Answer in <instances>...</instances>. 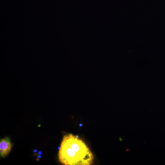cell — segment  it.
<instances>
[{
  "label": "cell",
  "instance_id": "obj_1",
  "mask_svg": "<svg viewBox=\"0 0 165 165\" xmlns=\"http://www.w3.org/2000/svg\"><path fill=\"white\" fill-rule=\"evenodd\" d=\"M58 156L59 162L65 165H90L93 164L94 159L83 141L71 134L64 136Z\"/></svg>",
  "mask_w": 165,
  "mask_h": 165
},
{
  "label": "cell",
  "instance_id": "obj_2",
  "mask_svg": "<svg viewBox=\"0 0 165 165\" xmlns=\"http://www.w3.org/2000/svg\"><path fill=\"white\" fill-rule=\"evenodd\" d=\"M12 145L10 139L8 137L1 139L0 141V155L2 157L7 156L10 152Z\"/></svg>",
  "mask_w": 165,
  "mask_h": 165
},
{
  "label": "cell",
  "instance_id": "obj_3",
  "mask_svg": "<svg viewBox=\"0 0 165 165\" xmlns=\"http://www.w3.org/2000/svg\"><path fill=\"white\" fill-rule=\"evenodd\" d=\"M38 154L39 155H41L42 154V152L41 151H40L38 152Z\"/></svg>",
  "mask_w": 165,
  "mask_h": 165
},
{
  "label": "cell",
  "instance_id": "obj_4",
  "mask_svg": "<svg viewBox=\"0 0 165 165\" xmlns=\"http://www.w3.org/2000/svg\"><path fill=\"white\" fill-rule=\"evenodd\" d=\"M33 152H37V150H36V149L34 150H33Z\"/></svg>",
  "mask_w": 165,
  "mask_h": 165
},
{
  "label": "cell",
  "instance_id": "obj_5",
  "mask_svg": "<svg viewBox=\"0 0 165 165\" xmlns=\"http://www.w3.org/2000/svg\"><path fill=\"white\" fill-rule=\"evenodd\" d=\"M40 159V158H37V159H36V160H37V161H39V160H40V159Z\"/></svg>",
  "mask_w": 165,
  "mask_h": 165
},
{
  "label": "cell",
  "instance_id": "obj_6",
  "mask_svg": "<svg viewBox=\"0 0 165 165\" xmlns=\"http://www.w3.org/2000/svg\"><path fill=\"white\" fill-rule=\"evenodd\" d=\"M41 157L40 155H39L38 156V157L39 158H40Z\"/></svg>",
  "mask_w": 165,
  "mask_h": 165
},
{
  "label": "cell",
  "instance_id": "obj_7",
  "mask_svg": "<svg viewBox=\"0 0 165 165\" xmlns=\"http://www.w3.org/2000/svg\"><path fill=\"white\" fill-rule=\"evenodd\" d=\"M60 148V147H58V150H59Z\"/></svg>",
  "mask_w": 165,
  "mask_h": 165
}]
</instances>
